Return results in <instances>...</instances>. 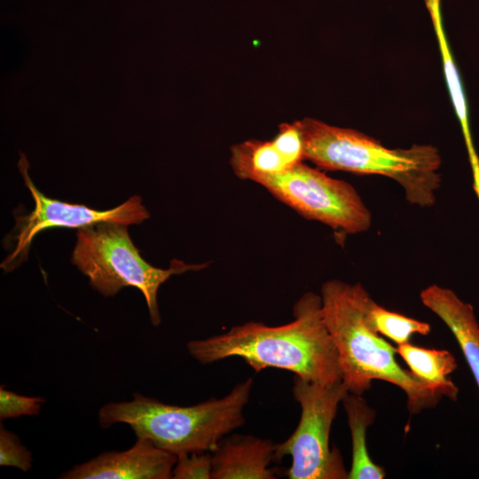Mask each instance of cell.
Masks as SVG:
<instances>
[{"label": "cell", "instance_id": "1", "mask_svg": "<svg viewBox=\"0 0 479 479\" xmlns=\"http://www.w3.org/2000/svg\"><path fill=\"white\" fill-rule=\"evenodd\" d=\"M293 321L277 326L249 321L225 333L187 342L200 364L242 358L255 373L266 368L290 371L319 384L342 381L339 355L322 314L320 294L307 292L294 303Z\"/></svg>", "mask_w": 479, "mask_h": 479}, {"label": "cell", "instance_id": "2", "mask_svg": "<svg viewBox=\"0 0 479 479\" xmlns=\"http://www.w3.org/2000/svg\"><path fill=\"white\" fill-rule=\"evenodd\" d=\"M320 296L323 318L339 355L342 382L349 393L362 396L373 380H381L404 392L411 414L440 402L444 397L441 389L397 363L396 348L374 326L371 312L374 301L360 283L328 280L323 283Z\"/></svg>", "mask_w": 479, "mask_h": 479}, {"label": "cell", "instance_id": "3", "mask_svg": "<svg viewBox=\"0 0 479 479\" xmlns=\"http://www.w3.org/2000/svg\"><path fill=\"white\" fill-rule=\"evenodd\" d=\"M253 385L250 377L236 384L226 396L192 406L164 404L135 392L131 401L104 404L98 411V423L103 428L127 424L137 437L149 439L177 457L212 452L225 436L245 423L243 410Z\"/></svg>", "mask_w": 479, "mask_h": 479}, {"label": "cell", "instance_id": "4", "mask_svg": "<svg viewBox=\"0 0 479 479\" xmlns=\"http://www.w3.org/2000/svg\"><path fill=\"white\" fill-rule=\"evenodd\" d=\"M304 160L319 168L392 178L404 190L409 203L430 207L441 185L438 150L429 145L389 149L378 140L349 128L317 119L299 120Z\"/></svg>", "mask_w": 479, "mask_h": 479}, {"label": "cell", "instance_id": "5", "mask_svg": "<svg viewBox=\"0 0 479 479\" xmlns=\"http://www.w3.org/2000/svg\"><path fill=\"white\" fill-rule=\"evenodd\" d=\"M71 261L89 279L91 287L105 297L114 296L124 287L140 290L154 326L161 321L157 302L160 287L172 275L200 271L209 264H188L173 259L168 269L152 266L141 257L127 225L112 222L78 229Z\"/></svg>", "mask_w": 479, "mask_h": 479}, {"label": "cell", "instance_id": "6", "mask_svg": "<svg viewBox=\"0 0 479 479\" xmlns=\"http://www.w3.org/2000/svg\"><path fill=\"white\" fill-rule=\"evenodd\" d=\"M292 392L301 407L299 423L283 443L276 444L274 461L290 456L289 479H348L339 448L331 446L330 431L338 406L349 392L342 381L319 384L297 375Z\"/></svg>", "mask_w": 479, "mask_h": 479}, {"label": "cell", "instance_id": "7", "mask_svg": "<svg viewBox=\"0 0 479 479\" xmlns=\"http://www.w3.org/2000/svg\"><path fill=\"white\" fill-rule=\"evenodd\" d=\"M255 183L303 217L332 229L356 234L371 226V213L350 184L330 177L303 161Z\"/></svg>", "mask_w": 479, "mask_h": 479}, {"label": "cell", "instance_id": "8", "mask_svg": "<svg viewBox=\"0 0 479 479\" xmlns=\"http://www.w3.org/2000/svg\"><path fill=\"white\" fill-rule=\"evenodd\" d=\"M18 168L34 199L35 208L28 215L16 218L15 233L11 237L15 247L1 264L6 271H12L27 259L34 238L45 229H80L104 222L128 226L142 224L149 218V212L142 204L139 196H132L124 203L107 210H96L85 205L50 199L34 185L28 174L29 162L26 154L21 152Z\"/></svg>", "mask_w": 479, "mask_h": 479}, {"label": "cell", "instance_id": "9", "mask_svg": "<svg viewBox=\"0 0 479 479\" xmlns=\"http://www.w3.org/2000/svg\"><path fill=\"white\" fill-rule=\"evenodd\" d=\"M177 457L146 438L124 452H106L74 466L61 479H169Z\"/></svg>", "mask_w": 479, "mask_h": 479}, {"label": "cell", "instance_id": "10", "mask_svg": "<svg viewBox=\"0 0 479 479\" xmlns=\"http://www.w3.org/2000/svg\"><path fill=\"white\" fill-rule=\"evenodd\" d=\"M304 161V144L299 121L279 126L271 140L248 139L231 147L230 164L242 180L283 173Z\"/></svg>", "mask_w": 479, "mask_h": 479}, {"label": "cell", "instance_id": "11", "mask_svg": "<svg viewBox=\"0 0 479 479\" xmlns=\"http://www.w3.org/2000/svg\"><path fill=\"white\" fill-rule=\"evenodd\" d=\"M276 444L251 435L225 436L212 453L211 479H275Z\"/></svg>", "mask_w": 479, "mask_h": 479}, {"label": "cell", "instance_id": "12", "mask_svg": "<svg viewBox=\"0 0 479 479\" xmlns=\"http://www.w3.org/2000/svg\"><path fill=\"white\" fill-rule=\"evenodd\" d=\"M420 298L451 330L479 389V323L472 304L437 285L424 288Z\"/></svg>", "mask_w": 479, "mask_h": 479}, {"label": "cell", "instance_id": "13", "mask_svg": "<svg viewBox=\"0 0 479 479\" xmlns=\"http://www.w3.org/2000/svg\"><path fill=\"white\" fill-rule=\"evenodd\" d=\"M429 12L435 33L441 51L444 76L451 94L456 114L459 121L463 133L468 159L473 174V187L479 200V158L476 153L469 127L468 111L463 91L462 82L457 70L455 61L452 56L448 41L444 30L441 0H424Z\"/></svg>", "mask_w": 479, "mask_h": 479}, {"label": "cell", "instance_id": "14", "mask_svg": "<svg viewBox=\"0 0 479 479\" xmlns=\"http://www.w3.org/2000/svg\"><path fill=\"white\" fill-rule=\"evenodd\" d=\"M342 404L351 435V465L348 479H383L384 468L373 461L366 444V431L374 422L376 412L362 396L348 392Z\"/></svg>", "mask_w": 479, "mask_h": 479}, {"label": "cell", "instance_id": "15", "mask_svg": "<svg viewBox=\"0 0 479 479\" xmlns=\"http://www.w3.org/2000/svg\"><path fill=\"white\" fill-rule=\"evenodd\" d=\"M409 370L421 380L441 389L444 397L456 401L459 388L450 378L458 368L455 357L447 349H426L410 342L396 347Z\"/></svg>", "mask_w": 479, "mask_h": 479}, {"label": "cell", "instance_id": "16", "mask_svg": "<svg viewBox=\"0 0 479 479\" xmlns=\"http://www.w3.org/2000/svg\"><path fill=\"white\" fill-rule=\"evenodd\" d=\"M371 312L379 334L388 337L397 345L409 342L413 334L428 335L431 331L428 323L389 310L375 302Z\"/></svg>", "mask_w": 479, "mask_h": 479}, {"label": "cell", "instance_id": "17", "mask_svg": "<svg viewBox=\"0 0 479 479\" xmlns=\"http://www.w3.org/2000/svg\"><path fill=\"white\" fill-rule=\"evenodd\" d=\"M32 454L13 432L0 427V465L14 467L23 472L32 467Z\"/></svg>", "mask_w": 479, "mask_h": 479}, {"label": "cell", "instance_id": "18", "mask_svg": "<svg viewBox=\"0 0 479 479\" xmlns=\"http://www.w3.org/2000/svg\"><path fill=\"white\" fill-rule=\"evenodd\" d=\"M45 399L41 397H26L0 388V419H13L22 415H38Z\"/></svg>", "mask_w": 479, "mask_h": 479}, {"label": "cell", "instance_id": "19", "mask_svg": "<svg viewBox=\"0 0 479 479\" xmlns=\"http://www.w3.org/2000/svg\"><path fill=\"white\" fill-rule=\"evenodd\" d=\"M212 453L192 452L177 456L172 469L174 479H211Z\"/></svg>", "mask_w": 479, "mask_h": 479}]
</instances>
